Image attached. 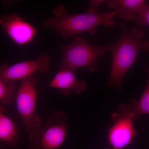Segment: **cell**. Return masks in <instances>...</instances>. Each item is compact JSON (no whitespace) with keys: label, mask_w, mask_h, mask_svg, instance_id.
<instances>
[{"label":"cell","mask_w":149,"mask_h":149,"mask_svg":"<svg viewBox=\"0 0 149 149\" xmlns=\"http://www.w3.org/2000/svg\"><path fill=\"white\" fill-rule=\"evenodd\" d=\"M121 34L118 40L106 46L112 55L111 69L107 85L122 90L125 75L136 62L140 51L149 52V40H143L146 33L138 27L127 29L124 23L119 24Z\"/></svg>","instance_id":"obj_1"},{"label":"cell","mask_w":149,"mask_h":149,"mask_svg":"<svg viewBox=\"0 0 149 149\" xmlns=\"http://www.w3.org/2000/svg\"><path fill=\"white\" fill-rule=\"evenodd\" d=\"M54 17L46 19L42 25L45 28L52 27L56 30L65 39L75 35L88 32L94 35L97 27L104 25L109 29H113L115 25L116 15L114 11L103 13H93L78 14H68L63 4L61 3L53 10Z\"/></svg>","instance_id":"obj_2"},{"label":"cell","mask_w":149,"mask_h":149,"mask_svg":"<svg viewBox=\"0 0 149 149\" xmlns=\"http://www.w3.org/2000/svg\"><path fill=\"white\" fill-rule=\"evenodd\" d=\"M62 57L59 70L67 69L75 71L81 68H87L95 72L99 67L97 60L107 52L104 47L92 45L87 39L77 36L72 42L68 45H61Z\"/></svg>","instance_id":"obj_3"},{"label":"cell","mask_w":149,"mask_h":149,"mask_svg":"<svg viewBox=\"0 0 149 149\" xmlns=\"http://www.w3.org/2000/svg\"><path fill=\"white\" fill-rule=\"evenodd\" d=\"M16 94L15 102L19 115L29 135V140L41 127L42 120L36 111L38 91L37 80L34 76L21 80Z\"/></svg>","instance_id":"obj_4"},{"label":"cell","mask_w":149,"mask_h":149,"mask_svg":"<svg viewBox=\"0 0 149 149\" xmlns=\"http://www.w3.org/2000/svg\"><path fill=\"white\" fill-rule=\"evenodd\" d=\"M68 126L64 112H54L29 140L27 149H59L66 138Z\"/></svg>","instance_id":"obj_5"},{"label":"cell","mask_w":149,"mask_h":149,"mask_svg":"<svg viewBox=\"0 0 149 149\" xmlns=\"http://www.w3.org/2000/svg\"><path fill=\"white\" fill-rule=\"evenodd\" d=\"M114 121L109 130L108 140L112 149H123L135 140L137 132L134 128V116L129 104H122L118 111L111 115Z\"/></svg>","instance_id":"obj_6"},{"label":"cell","mask_w":149,"mask_h":149,"mask_svg":"<svg viewBox=\"0 0 149 149\" xmlns=\"http://www.w3.org/2000/svg\"><path fill=\"white\" fill-rule=\"evenodd\" d=\"M51 62V57L42 54L34 60L21 62L13 65L5 62L0 67V77L9 83L23 80L33 76L38 71L47 74L50 71Z\"/></svg>","instance_id":"obj_7"},{"label":"cell","mask_w":149,"mask_h":149,"mask_svg":"<svg viewBox=\"0 0 149 149\" xmlns=\"http://www.w3.org/2000/svg\"><path fill=\"white\" fill-rule=\"evenodd\" d=\"M0 26L17 45L22 46L32 42L37 29L17 14L14 13L0 17Z\"/></svg>","instance_id":"obj_8"},{"label":"cell","mask_w":149,"mask_h":149,"mask_svg":"<svg viewBox=\"0 0 149 149\" xmlns=\"http://www.w3.org/2000/svg\"><path fill=\"white\" fill-rule=\"evenodd\" d=\"M48 87L58 89L65 96L69 95L72 93L80 95L86 91L87 83L84 80H78L74 71L59 70Z\"/></svg>","instance_id":"obj_9"},{"label":"cell","mask_w":149,"mask_h":149,"mask_svg":"<svg viewBox=\"0 0 149 149\" xmlns=\"http://www.w3.org/2000/svg\"><path fill=\"white\" fill-rule=\"evenodd\" d=\"M106 2L110 8L114 10L116 17L135 21L146 3L144 0H108Z\"/></svg>","instance_id":"obj_10"},{"label":"cell","mask_w":149,"mask_h":149,"mask_svg":"<svg viewBox=\"0 0 149 149\" xmlns=\"http://www.w3.org/2000/svg\"><path fill=\"white\" fill-rule=\"evenodd\" d=\"M0 112V149L14 148L19 139L17 125L11 119Z\"/></svg>","instance_id":"obj_11"},{"label":"cell","mask_w":149,"mask_h":149,"mask_svg":"<svg viewBox=\"0 0 149 149\" xmlns=\"http://www.w3.org/2000/svg\"><path fill=\"white\" fill-rule=\"evenodd\" d=\"M143 67L146 70L148 75L145 91L140 100L133 99L129 104L135 120L140 118L142 115H149V65H145Z\"/></svg>","instance_id":"obj_12"},{"label":"cell","mask_w":149,"mask_h":149,"mask_svg":"<svg viewBox=\"0 0 149 149\" xmlns=\"http://www.w3.org/2000/svg\"><path fill=\"white\" fill-rule=\"evenodd\" d=\"M16 85L15 82L7 83L0 77V104L12 105L15 102ZM5 109L0 104V112H5Z\"/></svg>","instance_id":"obj_13"},{"label":"cell","mask_w":149,"mask_h":149,"mask_svg":"<svg viewBox=\"0 0 149 149\" xmlns=\"http://www.w3.org/2000/svg\"><path fill=\"white\" fill-rule=\"evenodd\" d=\"M135 21L139 25L149 26V4L146 3Z\"/></svg>","instance_id":"obj_14"},{"label":"cell","mask_w":149,"mask_h":149,"mask_svg":"<svg viewBox=\"0 0 149 149\" xmlns=\"http://www.w3.org/2000/svg\"><path fill=\"white\" fill-rule=\"evenodd\" d=\"M104 1H105L102 0H92L89 1V8L88 11L93 13H97L98 12L97 9L99 7Z\"/></svg>","instance_id":"obj_15"},{"label":"cell","mask_w":149,"mask_h":149,"mask_svg":"<svg viewBox=\"0 0 149 149\" xmlns=\"http://www.w3.org/2000/svg\"><path fill=\"white\" fill-rule=\"evenodd\" d=\"M106 149H112L111 148H106Z\"/></svg>","instance_id":"obj_16"}]
</instances>
